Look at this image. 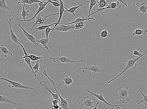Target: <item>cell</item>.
Wrapping results in <instances>:
<instances>
[{
    "mask_svg": "<svg viewBox=\"0 0 147 109\" xmlns=\"http://www.w3.org/2000/svg\"><path fill=\"white\" fill-rule=\"evenodd\" d=\"M26 4H24L23 6L22 11L21 13L20 16L22 17V20H26V17L30 16L29 13L30 10H28L26 11L25 9Z\"/></svg>",
    "mask_w": 147,
    "mask_h": 109,
    "instance_id": "cell-30",
    "label": "cell"
},
{
    "mask_svg": "<svg viewBox=\"0 0 147 109\" xmlns=\"http://www.w3.org/2000/svg\"><path fill=\"white\" fill-rule=\"evenodd\" d=\"M27 56L32 61H36L38 60H39L40 59H43V57H38L36 55L31 54H29L27 53L26 54Z\"/></svg>",
    "mask_w": 147,
    "mask_h": 109,
    "instance_id": "cell-33",
    "label": "cell"
},
{
    "mask_svg": "<svg viewBox=\"0 0 147 109\" xmlns=\"http://www.w3.org/2000/svg\"><path fill=\"white\" fill-rule=\"evenodd\" d=\"M108 32L107 29L103 30L100 33L101 38H104L108 37Z\"/></svg>",
    "mask_w": 147,
    "mask_h": 109,
    "instance_id": "cell-36",
    "label": "cell"
},
{
    "mask_svg": "<svg viewBox=\"0 0 147 109\" xmlns=\"http://www.w3.org/2000/svg\"><path fill=\"white\" fill-rule=\"evenodd\" d=\"M49 3V1H48L47 2L38 1V5H39V8H38L37 12L32 18L28 20H20L19 18H17V20L20 22H30V21L33 20L36 17L38 14H39V13L45 9V7H46L48 3Z\"/></svg>",
    "mask_w": 147,
    "mask_h": 109,
    "instance_id": "cell-6",
    "label": "cell"
},
{
    "mask_svg": "<svg viewBox=\"0 0 147 109\" xmlns=\"http://www.w3.org/2000/svg\"><path fill=\"white\" fill-rule=\"evenodd\" d=\"M57 22L49 25L41 26L38 27H36L35 29L36 31H43L45 30L47 27H50L51 26L55 25L57 24Z\"/></svg>",
    "mask_w": 147,
    "mask_h": 109,
    "instance_id": "cell-32",
    "label": "cell"
},
{
    "mask_svg": "<svg viewBox=\"0 0 147 109\" xmlns=\"http://www.w3.org/2000/svg\"><path fill=\"white\" fill-rule=\"evenodd\" d=\"M83 6V4L82 3H81V4H80V5L78 6L71 7L68 10L66 8L65 5L64 8L65 10V12H68V13L71 14L74 16V18L75 19V17L76 16L75 14V11L76 10Z\"/></svg>",
    "mask_w": 147,
    "mask_h": 109,
    "instance_id": "cell-21",
    "label": "cell"
},
{
    "mask_svg": "<svg viewBox=\"0 0 147 109\" xmlns=\"http://www.w3.org/2000/svg\"><path fill=\"white\" fill-rule=\"evenodd\" d=\"M38 0H23L17 3V4L19 5L22 3L24 4H28L31 5L33 3H38Z\"/></svg>",
    "mask_w": 147,
    "mask_h": 109,
    "instance_id": "cell-29",
    "label": "cell"
},
{
    "mask_svg": "<svg viewBox=\"0 0 147 109\" xmlns=\"http://www.w3.org/2000/svg\"><path fill=\"white\" fill-rule=\"evenodd\" d=\"M43 74L46 76L49 80H50L52 82V84L53 85L55 89L56 92L57 93L59 98H60L61 100V103L59 104V106L61 107L62 109H69V99H65L63 98L61 95L58 92L56 87L55 86L54 82L47 75V74L46 70H45L43 72Z\"/></svg>",
    "mask_w": 147,
    "mask_h": 109,
    "instance_id": "cell-4",
    "label": "cell"
},
{
    "mask_svg": "<svg viewBox=\"0 0 147 109\" xmlns=\"http://www.w3.org/2000/svg\"><path fill=\"white\" fill-rule=\"evenodd\" d=\"M78 70H82L83 73H85L86 72H92L94 74L99 73L104 74L106 72L105 69H100L98 66L95 64H94L92 65H89L80 67L79 68Z\"/></svg>",
    "mask_w": 147,
    "mask_h": 109,
    "instance_id": "cell-3",
    "label": "cell"
},
{
    "mask_svg": "<svg viewBox=\"0 0 147 109\" xmlns=\"http://www.w3.org/2000/svg\"><path fill=\"white\" fill-rule=\"evenodd\" d=\"M50 3H51L55 7H60V3L57 0L56 1H49Z\"/></svg>",
    "mask_w": 147,
    "mask_h": 109,
    "instance_id": "cell-38",
    "label": "cell"
},
{
    "mask_svg": "<svg viewBox=\"0 0 147 109\" xmlns=\"http://www.w3.org/2000/svg\"><path fill=\"white\" fill-rule=\"evenodd\" d=\"M86 23V22H85L76 23L75 25V29L78 30L82 29V28L85 27Z\"/></svg>",
    "mask_w": 147,
    "mask_h": 109,
    "instance_id": "cell-35",
    "label": "cell"
},
{
    "mask_svg": "<svg viewBox=\"0 0 147 109\" xmlns=\"http://www.w3.org/2000/svg\"><path fill=\"white\" fill-rule=\"evenodd\" d=\"M50 104V108H54L55 109H62L61 107L59 106V105H53L52 104L49 103Z\"/></svg>",
    "mask_w": 147,
    "mask_h": 109,
    "instance_id": "cell-40",
    "label": "cell"
},
{
    "mask_svg": "<svg viewBox=\"0 0 147 109\" xmlns=\"http://www.w3.org/2000/svg\"><path fill=\"white\" fill-rule=\"evenodd\" d=\"M141 93L143 96V99L142 100H138L137 102L138 104H144L147 108V95H145L143 93L141 90H138Z\"/></svg>",
    "mask_w": 147,
    "mask_h": 109,
    "instance_id": "cell-27",
    "label": "cell"
},
{
    "mask_svg": "<svg viewBox=\"0 0 147 109\" xmlns=\"http://www.w3.org/2000/svg\"><path fill=\"white\" fill-rule=\"evenodd\" d=\"M0 103H4L5 104H10L20 106V103H16L15 102L10 99L9 98L5 96L0 95Z\"/></svg>",
    "mask_w": 147,
    "mask_h": 109,
    "instance_id": "cell-17",
    "label": "cell"
},
{
    "mask_svg": "<svg viewBox=\"0 0 147 109\" xmlns=\"http://www.w3.org/2000/svg\"><path fill=\"white\" fill-rule=\"evenodd\" d=\"M131 54L135 56H138V57H140V56L142 55L143 54L141 53V52H140L136 50H134L133 51V52H131Z\"/></svg>",
    "mask_w": 147,
    "mask_h": 109,
    "instance_id": "cell-39",
    "label": "cell"
},
{
    "mask_svg": "<svg viewBox=\"0 0 147 109\" xmlns=\"http://www.w3.org/2000/svg\"><path fill=\"white\" fill-rule=\"evenodd\" d=\"M95 20V19L94 18H84V16H82V18H78L74 21H73L72 22H69L68 23H63L62 25H68L72 24H75L76 25L77 23L85 22V20Z\"/></svg>",
    "mask_w": 147,
    "mask_h": 109,
    "instance_id": "cell-22",
    "label": "cell"
},
{
    "mask_svg": "<svg viewBox=\"0 0 147 109\" xmlns=\"http://www.w3.org/2000/svg\"><path fill=\"white\" fill-rule=\"evenodd\" d=\"M7 10L13 12L12 10L7 5L6 0H0V12H4Z\"/></svg>",
    "mask_w": 147,
    "mask_h": 109,
    "instance_id": "cell-20",
    "label": "cell"
},
{
    "mask_svg": "<svg viewBox=\"0 0 147 109\" xmlns=\"http://www.w3.org/2000/svg\"><path fill=\"white\" fill-rule=\"evenodd\" d=\"M49 83L48 82L45 81H42L39 82L40 85L43 88L47 90L49 93H50L54 98V100H57L60 101V100L59 99V97L57 93H54L48 87V84Z\"/></svg>",
    "mask_w": 147,
    "mask_h": 109,
    "instance_id": "cell-15",
    "label": "cell"
},
{
    "mask_svg": "<svg viewBox=\"0 0 147 109\" xmlns=\"http://www.w3.org/2000/svg\"><path fill=\"white\" fill-rule=\"evenodd\" d=\"M59 101L57 100H54L52 101V104L53 105H59Z\"/></svg>",
    "mask_w": 147,
    "mask_h": 109,
    "instance_id": "cell-41",
    "label": "cell"
},
{
    "mask_svg": "<svg viewBox=\"0 0 147 109\" xmlns=\"http://www.w3.org/2000/svg\"><path fill=\"white\" fill-rule=\"evenodd\" d=\"M128 108H130V109H133V107L132 106H128ZM117 109H121L120 108V107H117ZM138 109H141L140 108H139Z\"/></svg>",
    "mask_w": 147,
    "mask_h": 109,
    "instance_id": "cell-45",
    "label": "cell"
},
{
    "mask_svg": "<svg viewBox=\"0 0 147 109\" xmlns=\"http://www.w3.org/2000/svg\"><path fill=\"white\" fill-rule=\"evenodd\" d=\"M52 30H53V28L51 29L50 27H47L45 29V34L46 38H49V35Z\"/></svg>",
    "mask_w": 147,
    "mask_h": 109,
    "instance_id": "cell-37",
    "label": "cell"
},
{
    "mask_svg": "<svg viewBox=\"0 0 147 109\" xmlns=\"http://www.w3.org/2000/svg\"></svg>",
    "mask_w": 147,
    "mask_h": 109,
    "instance_id": "cell-47",
    "label": "cell"
},
{
    "mask_svg": "<svg viewBox=\"0 0 147 109\" xmlns=\"http://www.w3.org/2000/svg\"><path fill=\"white\" fill-rule=\"evenodd\" d=\"M99 8L102 9L109 6V2L106 0H100L97 3Z\"/></svg>",
    "mask_w": 147,
    "mask_h": 109,
    "instance_id": "cell-25",
    "label": "cell"
},
{
    "mask_svg": "<svg viewBox=\"0 0 147 109\" xmlns=\"http://www.w3.org/2000/svg\"><path fill=\"white\" fill-rule=\"evenodd\" d=\"M99 102H97V103H96L95 106H94V108H93L92 109H98L97 108V106L98 105H99Z\"/></svg>",
    "mask_w": 147,
    "mask_h": 109,
    "instance_id": "cell-43",
    "label": "cell"
},
{
    "mask_svg": "<svg viewBox=\"0 0 147 109\" xmlns=\"http://www.w3.org/2000/svg\"><path fill=\"white\" fill-rule=\"evenodd\" d=\"M0 52L1 54V57L2 58L7 57L8 54H9L12 56H13V54L8 50L4 45H1L0 47Z\"/></svg>",
    "mask_w": 147,
    "mask_h": 109,
    "instance_id": "cell-19",
    "label": "cell"
},
{
    "mask_svg": "<svg viewBox=\"0 0 147 109\" xmlns=\"http://www.w3.org/2000/svg\"><path fill=\"white\" fill-rule=\"evenodd\" d=\"M49 59L52 60L55 63H82L85 61V60L84 59L78 61H74L71 59L65 57V56H61V57L57 58L49 57Z\"/></svg>",
    "mask_w": 147,
    "mask_h": 109,
    "instance_id": "cell-5",
    "label": "cell"
},
{
    "mask_svg": "<svg viewBox=\"0 0 147 109\" xmlns=\"http://www.w3.org/2000/svg\"><path fill=\"white\" fill-rule=\"evenodd\" d=\"M62 82L65 84V86H69L71 84L74 83L71 76H66L63 79Z\"/></svg>",
    "mask_w": 147,
    "mask_h": 109,
    "instance_id": "cell-26",
    "label": "cell"
},
{
    "mask_svg": "<svg viewBox=\"0 0 147 109\" xmlns=\"http://www.w3.org/2000/svg\"><path fill=\"white\" fill-rule=\"evenodd\" d=\"M118 93L116 95V99L119 100L123 104L128 102L129 101L128 96L130 93L128 87H125L124 88H122L121 87H120L118 88Z\"/></svg>",
    "mask_w": 147,
    "mask_h": 109,
    "instance_id": "cell-2",
    "label": "cell"
},
{
    "mask_svg": "<svg viewBox=\"0 0 147 109\" xmlns=\"http://www.w3.org/2000/svg\"><path fill=\"white\" fill-rule=\"evenodd\" d=\"M35 18L36 19L35 22L32 27H30V29L31 31H33L34 27L36 25H40L44 24L45 23V20L41 16L40 14L36 16Z\"/></svg>",
    "mask_w": 147,
    "mask_h": 109,
    "instance_id": "cell-18",
    "label": "cell"
},
{
    "mask_svg": "<svg viewBox=\"0 0 147 109\" xmlns=\"http://www.w3.org/2000/svg\"><path fill=\"white\" fill-rule=\"evenodd\" d=\"M18 26L20 27L22 30L24 32V36L27 38L31 43L36 46V47H38L39 46V44H38L36 42L37 39L35 37H34L32 35H31L29 33H28L26 31L24 30L23 28L19 24Z\"/></svg>",
    "mask_w": 147,
    "mask_h": 109,
    "instance_id": "cell-16",
    "label": "cell"
},
{
    "mask_svg": "<svg viewBox=\"0 0 147 109\" xmlns=\"http://www.w3.org/2000/svg\"><path fill=\"white\" fill-rule=\"evenodd\" d=\"M19 44L20 46L22 48V50L24 52V55L23 57H21L20 59H24V61L26 62V64H27V66H29L30 68L31 69V71H32L33 73L34 76L35 77H37L36 74H35L34 72L33 69H32V65H31V59L28 57L27 56L26 54L27 53V52L25 50V48H24L23 46V45L22 44H21L19 42Z\"/></svg>",
    "mask_w": 147,
    "mask_h": 109,
    "instance_id": "cell-13",
    "label": "cell"
},
{
    "mask_svg": "<svg viewBox=\"0 0 147 109\" xmlns=\"http://www.w3.org/2000/svg\"><path fill=\"white\" fill-rule=\"evenodd\" d=\"M51 109H55L53 108H51Z\"/></svg>",
    "mask_w": 147,
    "mask_h": 109,
    "instance_id": "cell-46",
    "label": "cell"
},
{
    "mask_svg": "<svg viewBox=\"0 0 147 109\" xmlns=\"http://www.w3.org/2000/svg\"><path fill=\"white\" fill-rule=\"evenodd\" d=\"M147 52V50L144 53L142 54V55L140 57H138L137 58L132 59H130L128 60L127 61V65L125 67L123 71L122 72L119 74L117 76L115 77L113 79L109 81L108 82V84H110V83L114 80L115 79L118 78L121 75L124 73L125 72H126L127 70L131 68H136L137 67L138 65L137 64V62L139 60L142 58L143 56H144Z\"/></svg>",
    "mask_w": 147,
    "mask_h": 109,
    "instance_id": "cell-1",
    "label": "cell"
},
{
    "mask_svg": "<svg viewBox=\"0 0 147 109\" xmlns=\"http://www.w3.org/2000/svg\"><path fill=\"white\" fill-rule=\"evenodd\" d=\"M22 108L20 106L19 107H16L15 108L13 109L9 107L8 108V109H20Z\"/></svg>",
    "mask_w": 147,
    "mask_h": 109,
    "instance_id": "cell-44",
    "label": "cell"
},
{
    "mask_svg": "<svg viewBox=\"0 0 147 109\" xmlns=\"http://www.w3.org/2000/svg\"><path fill=\"white\" fill-rule=\"evenodd\" d=\"M51 37L47 38H42L39 40H37L36 42L38 44H40L43 46L45 49H47L48 50V47L47 46V45L49 43V42L50 41V40L51 38Z\"/></svg>",
    "mask_w": 147,
    "mask_h": 109,
    "instance_id": "cell-23",
    "label": "cell"
},
{
    "mask_svg": "<svg viewBox=\"0 0 147 109\" xmlns=\"http://www.w3.org/2000/svg\"><path fill=\"white\" fill-rule=\"evenodd\" d=\"M40 67V61L39 60L37 61L36 62V64L34 66L32 67L33 71L34 73L36 74L39 72Z\"/></svg>",
    "mask_w": 147,
    "mask_h": 109,
    "instance_id": "cell-34",
    "label": "cell"
},
{
    "mask_svg": "<svg viewBox=\"0 0 147 109\" xmlns=\"http://www.w3.org/2000/svg\"><path fill=\"white\" fill-rule=\"evenodd\" d=\"M136 6L138 7L139 12H142L143 14L147 12V6L146 5L145 3H143L141 4H139V3H136Z\"/></svg>",
    "mask_w": 147,
    "mask_h": 109,
    "instance_id": "cell-24",
    "label": "cell"
},
{
    "mask_svg": "<svg viewBox=\"0 0 147 109\" xmlns=\"http://www.w3.org/2000/svg\"><path fill=\"white\" fill-rule=\"evenodd\" d=\"M119 2H121L122 3H123L127 7L128 5L127 3L125 2V1H118Z\"/></svg>",
    "mask_w": 147,
    "mask_h": 109,
    "instance_id": "cell-42",
    "label": "cell"
},
{
    "mask_svg": "<svg viewBox=\"0 0 147 109\" xmlns=\"http://www.w3.org/2000/svg\"><path fill=\"white\" fill-rule=\"evenodd\" d=\"M94 103L92 99L89 96L84 97L83 99L79 103L82 106L86 108H94Z\"/></svg>",
    "mask_w": 147,
    "mask_h": 109,
    "instance_id": "cell-12",
    "label": "cell"
},
{
    "mask_svg": "<svg viewBox=\"0 0 147 109\" xmlns=\"http://www.w3.org/2000/svg\"><path fill=\"white\" fill-rule=\"evenodd\" d=\"M87 92H88L91 95L97 98V99H98L100 101L103 102L105 104L111 106L112 108H117L118 107H121L123 106L122 105H113L109 103H108L107 101L104 98L102 94H100V95L97 94L96 92H92L91 91H90L89 90H87Z\"/></svg>",
    "mask_w": 147,
    "mask_h": 109,
    "instance_id": "cell-8",
    "label": "cell"
},
{
    "mask_svg": "<svg viewBox=\"0 0 147 109\" xmlns=\"http://www.w3.org/2000/svg\"><path fill=\"white\" fill-rule=\"evenodd\" d=\"M0 80L5 81L9 82L11 84L13 88L23 89L26 90L27 89H33L32 87H27L23 85L22 84L20 83L12 81V80L3 78V77H0Z\"/></svg>",
    "mask_w": 147,
    "mask_h": 109,
    "instance_id": "cell-9",
    "label": "cell"
},
{
    "mask_svg": "<svg viewBox=\"0 0 147 109\" xmlns=\"http://www.w3.org/2000/svg\"><path fill=\"white\" fill-rule=\"evenodd\" d=\"M121 6L119 2L118 1H116L113 2L111 3V4L109 5L108 7L105 8H103L102 9H100L97 8V11L94 12L90 14V16L94 14L99 12H101L103 11V10L107 9H115L118 7L119 8H121Z\"/></svg>",
    "mask_w": 147,
    "mask_h": 109,
    "instance_id": "cell-14",
    "label": "cell"
},
{
    "mask_svg": "<svg viewBox=\"0 0 147 109\" xmlns=\"http://www.w3.org/2000/svg\"><path fill=\"white\" fill-rule=\"evenodd\" d=\"M75 29V25H74L73 24L68 25H59L56 27L54 31H57L62 32H66L71 31Z\"/></svg>",
    "mask_w": 147,
    "mask_h": 109,
    "instance_id": "cell-11",
    "label": "cell"
},
{
    "mask_svg": "<svg viewBox=\"0 0 147 109\" xmlns=\"http://www.w3.org/2000/svg\"><path fill=\"white\" fill-rule=\"evenodd\" d=\"M9 21L8 20H7V22H8L9 24L10 28V36L9 38L15 44H16L19 45V42L22 45L26 44V42H24L22 40H20L17 37L16 35L13 33L12 29L11 26V22L13 19L10 18L9 19Z\"/></svg>",
    "mask_w": 147,
    "mask_h": 109,
    "instance_id": "cell-7",
    "label": "cell"
},
{
    "mask_svg": "<svg viewBox=\"0 0 147 109\" xmlns=\"http://www.w3.org/2000/svg\"><path fill=\"white\" fill-rule=\"evenodd\" d=\"M59 2H60V7H59V18L57 22V24H56L53 28V30H52V31L50 33L49 36V37L51 36L52 33L54 32L55 29L56 27H57V26L58 25L61 24V20L62 19V17L64 12H65V10L64 8V6L65 5V3L64 2H63V1H61V0H60V1H59Z\"/></svg>",
    "mask_w": 147,
    "mask_h": 109,
    "instance_id": "cell-10",
    "label": "cell"
},
{
    "mask_svg": "<svg viewBox=\"0 0 147 109\" xmlns=\"http://www.w3.org/2000/svg\"><path fill=\"white\" fill-rule=\"evenodd\" d=\"M98 1H96V0H91V1H90L87 2V3H88L89 2H90L89 8L88 16H87V17H86V18H90L91 10L93 7L97 4Z\"/></svg>",
    "mask_w": 147,
    "mask_h": 109,
    "instance_id": "cell-31",
    "label": "cell"
},
{
    "mask_svg": "<svg viewBox=\"0 0 147 109\" xmlns=\"http://www.w3.org/2000/svg\"><path fill=\"white\" fill-rule=\"evenodd\" d=\"M147 33V30H142L136 29L134 30L132 33L133 36H140L142 35H145Z\"/></svg>",
    "mask_w": 147,
    "mask_h": 109,
    "instance_id": "cell-28",
    "label": "cell"
}]
</instances>
